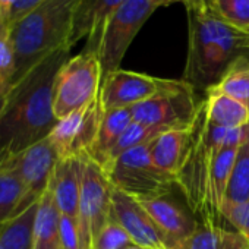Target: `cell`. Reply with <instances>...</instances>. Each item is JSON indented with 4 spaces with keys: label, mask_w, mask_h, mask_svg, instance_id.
<instances>
[{
    "label": "cell",
    "mask_w": 249,
    "mask_h": 249,
    "mask_svg": "<svg viewBox=\"0 0 249 249\" xmlns=\"http://www.w3.org/2000/svg\"><path fill=\"white\" fill-rule=\"evenodd\" d=\"M69 53V47L52 53L11 85L0 113V154L18 156L50 135L57 123L54 81Z\"/></svg>",
    "instance_id": "1"
},
{
    "label": "cell",
    "mask_w": 249,
    "mask_h": 249,
    "mask_svg": "<svg viewBox=\"0 0 249 249\" xmlns=\"http://www.w3.org/2000/svg\"><path fill=\"white\" fill-rule=\"evenodd\" d=\"M188 56L182 79L195 89H208L237 62H249V31L233 28L208 6L186 9Z\"/></svg>",
    "instance_id": "2"
},
{
    "label": "cell",
    "mask_w": 249,
    "mask_h": 249,
    "mask_svg": "<svg viewBox=\"0 0 249 249\" xmlns=\"http://www.w3.org/2000/svg\"><path fill=\"white\" fill-rule=\"evenodd\" d=\"M246 124L227 129L210 123L205 100L198 106L196 116L191 124L188 150L176 176V186L183 194L189 210L202 221L207 213V195L211 169L217 153L224 147L237 148L245 137Z\"/></svg>",
    "instance_id": "3"
},
{
    "label": "cell",
    "mask_w": 249,
    "mask_h": 249,
    "mask_svg": "<svg viewBox=\"0 0 249 249\" xmlns=\"http://www.w3.org/2000/svg\"><path fill=\"white\" fill-rule=\"evenodd\" d=\"M79 2L81 0H44L11 25L17 57L14 82L52 53L65 47L72 49L71 36Z\"/></svg>",
    "instance_id": "4"
},
{
    "label": "cell",
    "mask_w": 249,
    "mask_h": 249,
    "mask_svg": "<svg viewBox=\"0 0 249 249\" xmlns=\"http://www.w3.org/2000/svg\"><path fill=\"white\" fill-rule=\"evenodd\" d=\"M150 142L123 153L106 170L114 189L137 199L170 195L172 188L176 186V180L154 164L150 153Z\"/></svg>",
    "instance_id": "5"
},
{
    "label": "cell",
    "mask_w": 249,
    "mask_h": 249,
    "mask_svg": "<svg viewBox=\"0 0 249 249\" xmlns=\"http://www.w3.org/2000/svg\"><path fill=\"white\" fill-rule=\"evenodd\" d=\"M101 81V63L95 53L82 50L69 57L54 81L53 110L56 119H63L94 101L100 95Z\"/></svg>",
    "instance_id": "6"
},
{
    "label": "cell",
    "mask_w": 249,
    "mask_h": 249,
    "mask_svg": "<svg viewBox=\"0 0 249 249\" xmlns=\"http://www.w3.org/2000/svg\"><path fill=\"white\" fill-rule=\"evenodd\" d=\"M113 186L106 172L89 157H82L78 208L79 249H94V242L110 218Z\"/></svg>",
    "instance_id": "7"
},
{
    "label": "cell",
    "mask_w": 249,
    "mask_h": 249,
    "mask_svg": "<svg viewBox=\"0 0 249 249\" xmlns=\"http://www.w3.org/2000/svg\"><path fill=\"white\" fill-rule=\"evenodd\" d=\"M156 11L151 0H128L110 17L97 50L103 76L120 68L137 34Z\"/></svg>",
    "instance_id": "8"
},
{
    "label": "cell",
    "mask_w": 249,
    "mask_h": 249,
    "mask_svg": "<svg viewBox=\"0 0 249 249\" xmlns=\"http://www.w3.org/2000/svg\"><path fill=\"white\" fill-rule=\"evenodd\" d=\"M201 100L195 98V88L182 79V84L161 94H157L132 107L134 122L144 126L164 131L189 128L198 111Z\"/></svg>",
    "instance_id": "9"
},
{
    "label": "cell",
    "mask_w": 249,
    "mask_h": 249,
    "mask_svg": "<svg viewBox=\"0 0 249 249\" xmlns=\"http://www.w3.org/2000/svg\"><path fill=\"white\" fill-rule=\"evenodd\" d=\"M182 84V79H163L134 71L116 69L103 76L100 88L101 108L134 107L157 94L172 91Z\"/></svg>",
    "instance_id": "10"
},
{
    "label": "cell",
    "mask_w": 249,
    "mask_h": 249,
    "mask_svg": "<svg viewBox=\"0 0 249 249\" xmlns=\"http://www.w3.org/2000/svg\"><path fill=\"white\" fill-rule=\"evenodd\" d=\"M103 108L100 95L79 110L59 119L49 135L59 159L87 157L98 132Z\"/></svg>",
    "instance_id": "11"
},
{
    "label": "cell",
    "mask_w": 249,
    "mask_h": 249,
    "mask_svg": "<svg viewBox=\"0 0 249 249\" xmlns=\"http://www.w3.org/2000/svg\"><path fill=\"white\" fill-rule=\"evenodd\" d=\"M15 159L22 182V196L14 217L36 205L49 189L59 156L47 137L15 156Z\"/></svg>",
    "instance_id": "12"
},
{
    "label": "cell",
    "mask_w": 249,
    "mask_h": 249,
    "mask_svg": "<svg viewBox=\"0 0 249 249\" xmlns=\"http://www.w3.org/2000/svg\"><path fill=\"white\" fill-rule=\"evenodd\" d=\"M126 231L135 245L145 249H166L163 239L142 204L119 189L111 191L110 218Z\"/></svg>",
    "instance_id": "13"
},
{
    "label": "cell",
    "mask_w": 249,
    "mask_h": 249,
    "mask_svg": "<svg viewBox=\"0 0 249 249\" xmlns=\"http://www.w3.org/2000/svg\"><path fill=\"white\" fill-rule=\"evenodd\" d=\"M138 201L154 221L166 249H182L198 226L194 215L169 195Z\"/></svg>",
    "instance_id": "14"
},
{
    "label": "cell",
    "mask_w": 249,
    "mask_h": 249,
    "mask_svg": "<svg viewBox=\"0 0 249 249\" xmlns=\"http://www.w3.org/2000/svg\"><path fill=\"white\" fill-rule=\"evenodd\" d=\"M126 2L128 0H81L75 14L71 47H73L79 40L87 38L84 50L97 54L110 17Z\"/></svg>",
    "instance_id": "15"
},
{
    "label": "cell",
    "mask_w": 249,
    "mask_h": 249,
    "mask_svg": "<svg viewBox=\"0 0 249 249\" xmlns=\"http://www.w3.org/2000/svg\"><path fill=\"white\" fill-rule=\"evenodd\" d=\"M81 180H82V159H76V157L59 159L52 176L50 188L53 191L60 213L73 220H78Z\"/></svg>",
    "instance_id": "16"
},
{
    "label": "cell",
    "mask_w": 249,
    "mask_h": 249,
    "mask_svg": "<svg viewBox=\"0 0 249 249\" xmlns=\"http://www.w3.org/2000/svg\"><path fill=\"white\" fill-rule=\"evenodd\" d=\"M236 151L237 148L234 147H224L217 153L213 169H211L210 182H208L205 218L198 223L221 226V221H224L221 215V210H223V202H224V196L227 192V186H229V180H230V175L233 169Z\"/></svg>",
    "instance_id": "17"
},
{
    "label": "cell",
    "mask_w": 249,
    "mask_h": 249,
    "mask_svg": "<svg viewBox=\"0 0 249 249\" xmlns=\"http://www.w3.org/2000/svg\"><path fill=\"white\" fill-rule=\"evenodd\" d=\"M189 137L191 126L164 131L150 142V153L154 164L175 180L188 150Z\"/></svg>",
    "instance_id": "18"
},
{
    "label": "cell",
    "mask_w": 249,
    "mask_h": 249,
    "mask_svg": "<svg viewBox=\"0 0 249 249\" xmlns=\"http://www.w3.org/2000/svg\"><path fill=\"white\" fill-rule=\"evenodd\" d=\"M60 217L62 213L56 204L53 191L49 186L37 202L33 229V249H62Z\"/></svg>",
    "instance_id": "19"
},
{
    "label": "cell",
    "mask_w": 249,
    "mask_h": 249,
    "mask_svg": "<svg viewBox=\"0 0 249 249\" xmlns=\"http://www.w3.org/2000/svg\"><path fill=\"white\" fill-rule=\"evenodd\" d=\"M132 122H134L132 107L113 108V110H106V111L103 110L95 141L87 157H89L92 161L101 166L107 154L110 153V150L119 140V137L124 132V129H126Z\"/></svg>",
    "instance_id": "20"
},
{
    "label": "cell",
    "mask_w": 249,
    "mask_h": 249,
    "mask_svg": "<svg viewBox=\"0 0 249 249\" xmlns=\"http://www.w3.org/2000/svg\"><path fill=\"white\" fill-rule=\"evenodd\" d=\"M249 201V123L246 124L245 137L237 147L227 192L223 202L221 215L233 207Z\"/></svg>",
    "instance_id": "21"
},
{
    "label": "cell",
    "mask_w": 249,
    "mask_h": 249,
    "mask_svg": "<svg viewBox=\"0 0 249 249\" xmlns=\"http://www.w3.org/2000/svg\"><path fill=\"white\" fill-rule=\"evenodd\" d=\"M205 92L207 97L204 100L210 123L227 129L242 128L249 123V108L246 106L211 89Z\"/></svg>",
    "instance_id": "22"
},
{
    "label": "cell",
    "mask_w": 249,
    "mask_h": 249,
    "mask_svg": "<svg viewBox=\"0 0 249 249\" xmlns=\"http://www.w3.org/2000/svg\"><path fill=\"white\" fill-rule=\"evenodd\" d=\"M182 249H249V243L233 229L198 223Z\"/></svg>",
    "instance_id": "23"
},
{
    "label": "cell",
    "mask_w": 249,
    "mask_h": 249,
    "mask_svg": "<svg viewBox=\"0 0 249 249\" xmlns=\"http://www.w3.org/2000/svg\"><path fill=\"white\" fill-rule=\"evenodd\" d=\"M21 196L22 182L14 156L0 166V224L14 217Z\"/></svg>",
    "instance_id": "24"
},
{
    "label": "cell",
    "mask_w": 249,
    "mask_h": 249,
    "mask_svg": "<svg viewBox=\"0 0 249 249\" xmlns=\"http://www.w3.org/2000/svg\"><path fill=\"white\" fill-rule=\"evenodd\" d=\"M37 204L0 224V249H33V229Z\"/></svg>",
    "instance_id": "25"
},
{
    "label": "cell",
    "mask_w": 249,
    "mask_h": 249,
    "mask_svg": "<svg viewBox=\"0 0 249 249\" xmlns=\"http://www.w3.org/2000/svg\"><path fill=\"white\" fill-rule=\"evenodd\" d=\"M161 132H164V129L144 126V124L132 122L129 126L124 129V132L119 137V140L116 141V144L113 145V148L107 154L104 163L100 167L106 172L123 153H126V151H129V150H132V148H135L138 145H142V144H147V142L153 141Z\"/></svg>",
    "instance_id": "26"
},
{
    "label": "cell",
    "mask_w": 249,
    "mask_h": 249,
    "mask_svg": "<svg viewBox=\"0 0 249 249\" xmlns=\"http://www.w3.org/2000/svg\"><path fill=\"white\" fill-rule=\"evenodd\" d=\"M208 89L224 94L249 108V62H237Z\"/></svg>",
    "instance_id": "27"
},
{
    "label": "cell",
    "mask_w": 249,
    "mask_h": 249,
    "mask_svg": "<svg viewBox=\"0 0 249 249\" xmlns=\"http://www.w3.org/2000/svg\"><path fill=\"white\" fill-rule=\"evenodd\" d=\"M207 6L224 24L249 31V0H207Z\"/></svg>",
    "instance_id": "28"
},
{
    "label": "cell",
    "mask_w": 249,
    "mask_h": 249,
    "mask_svg": "<svg viewBox=\"0 0 249 249\" xmlns=\"http://www.w3.org/2000/svg\"><path fill=\"white\" fill-rule=\"evenodd\" d=\"M17 73V57L12 41V28L0 22V89L8 91Z\"/></svg>",
    "instance_id": "29"
},
{
    "label": "cell",
    "mask_w": 249,
    "mask_h": 249,
    "mask_svg": "<svg viewBox=\"0 0 249 249\" xmlns=\"http://www.w3.org/2000/svg\"><path fill=\"white\" fill-rule=\"evenodd\" d=\"M132 242L131 236L116 221L108 220L94 242V249H124Z\"/></svg>",
    "instance_id": "30"
},
{
    "label": "cell",
    "mask_w": 249,
    "mask_h": 249,
    "mask_svg": "<svg viewBox=\"0 0 249 249\" xmlns=\"http://www.w3.org/2000/svg\"><path fill=\"white\" fill-rule=\"evenodd\" d=\"M223 220L229 223L233 230L239 231L249 243V201L229 210L223 215Z\"/></svg>",
    "instance_id": "31"
},
{
    "label": "cell",
    "mask_w": 249,
    "mask_h": 249,
    "mask_svg": "<svg viewBox=\"0 0 249 249\" xmlns=\"http://www.w3.org/2000/svg\"><path fill=\"white\" fill-rule=\"evenodd\" d=\"M60 245L62 249H79L78 223L63 214L60 217Z\"/></svg>",
    "instance_id": "32"
},
{
    "label": "cell",
    "mask_w": 249,
    "mask_h": 249,
    "mask_svg": "<svg viewBox=\"0 0 249 249\" xmlns=\"http://www.w3.org/2000/svg\"><path fill=\"white\" fill-rule=\"evenodd\" d=\"M18 3V0H0V15H2V22L6 21L12 8Z\"/></svg>",
    "instance_id": "33"
},
{
    "label": "cell",
    "mask_w": 249,
    "mask_h": 249,
    "mask_svg": "<svg viewBox=\"0 0 249 249\" xmlns=\"http://www.w3.org/2000/svg\"><path fill=\"white\" fill-rule=\"evenodd\" d=\"M151 2L154 3V6L159 9V8H166V6H170L173 3H186L188 0H151Z\"/></svg>",
    "instance_id": "34"
},
{
    "label": "cell",
    "mask_w": 249,
    "mask_h": 249,
    "mask_svg": "<svg viewBox=\"0 0 249 249\" xmlns=\"http://www.w3.org/2000/svg\"><path fill=\"white\" fill-rule=\"evenodd\" d=\"M185 6L186 9H201L207 6V0H188Z\"/></svg>",
    "instance_id": "35"
},
{
    "label": "cell",
    "mask_w": 249,
    "mask_h": 249,
    "mask_svg": "<svg viewBox=\"0 0 249 249\" xmlns=\"http://www.w3.org/2000/svg\"><path fill=\"white\" fill-rule=\"evenodd\" d=\"M5 101H6V92L5 94H0V113H2V110H3Z\"/></svg>",
    "instance_id": "36"
},
{
    "label": "cell",
    "mask_w": 249,
    "mask_h": 249,
    "mask_svg": "<svg viewBox=\"0 0 249 249\" xmlns=\"http://www.w3.org/2000/svg\"><path fill=\"white\" fill-rule=\"evenodd\" d=\"M124 249H145V248H142V246H140V245H135V243H131L129 246H126Z\"/></svg>",
    "instance_id": "37"
},
{
    "label": "cell",
    "mask_w": 249,
    "mask_h": 249,
    "mask_svg": "<svg viewBox=\"0 0 249 249\" xmlns=\"http://www.w3.org/2000/svg\"><path fill=\"white\" fill-rule=\"evenodd\" d=\"M9 159V156H5V154H0V166H2L6 160Z\"/></svg>",
    "instance_id": "38"
},
{
    "label": "cell",
    "mask_w": 249,
    "mask_h": 249,
    "mask_svg": "<svg viewBox=\"0 0 249 249\" xmlns=\"http://www.w3.org/2000/svg\"><path fill=\"white\" fill-rule=\"evenodd\" d=\"M5 92H8V91H5V89H0V94H5Z\"/></svg>",
    "instance_id": "39"
},
{
    "label": "cell",
    "mask_w": 249,
    "mask_h": 249,
    "mask_svg": "<svg viewBox=\"0 0 249 249\" xmlns=\"http://www.w3.org/2000/svg\"><path fill=\"white\" fill-rule=\"evenodd\" d=\"M0 22H2V15H0Z\"/></svg>",
    "instance_id": "40"
}]
</instances>
